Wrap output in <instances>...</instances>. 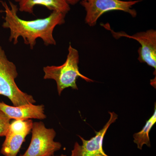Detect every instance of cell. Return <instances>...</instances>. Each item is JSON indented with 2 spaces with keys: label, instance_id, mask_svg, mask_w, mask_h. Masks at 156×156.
Listing matches in <instances>:
<instances>
[{
  "label": "cell",
  "instance_id": "6da1fadb",
  "mask_svg": "<svg viewBox=\"0 0 156 156\" xmlns=\"http://www.w3.org/2000/svg\"><path fill=\"white\" fill-rule=\"evenodd\" d=\"M5 13L4 28L10 30L9 41H13L14 44L18 43V39L21 37L26 45H29L33 49L36 44L37 39L43 40L46 46L56 45V41L53 37L54 28L65 22L66 14L53 11L48 17L42 19L27 20L21 19L17 15L19 11L17 5L9 2L10 6L6 2H1Z\"/></svg>",
  "mask_w": 156,
  "mask_h": 156
},
{
  "label": "cell",
  "instance_id": "7a4b0ae2",
  "mask_svg": "<svg viewBox=\"0 0 156 156\" xmlns=\"http://www.w3.org/2000/svg\"><path fill=\"white\" fill-rule=\"evenodd\" d=\"M79 53L76 49L73 48L70 43L68 48V54L66 60L59 66H45L44 79L53 80L56 81L58 95H61L65 89L68 88L78 90L77 79L80 77L87 82L94 81L85 76L79 71Z\"/></svg>",
  "mask_w": 156,
  "mask_h": 156
},
{
  "label": "cell",
  "instance_id": "3957f363",
  "mask_svg": "<svg viewBox=\"0 0 156 156\" xmlns=\"http://www.w3.org/2000/svg\"><path fill=\"white\" fill-rule=\"evenodd\" d=\"M17 76L16 66L9 60L0 45V95L9 98L14 106L35 103L33 96L17 87L15 81Z\"/></svg>",
  "mask_w": 156,
  "mask_h": 156
},
{
  "label": "cell",
  "instance_id": "277c9868",
  "mask_svg": "<svg viewBox=\"0 0 156 156\" xmlns=\"http://www.w3.org/2000/svg\"><path fill=\"white\" fill-rule=\"evenodd\" d=\"M143 0L123 1L121 0H82L80 4L85 9L86 15L85 21L89 26L97 24L101 15L109 11H118L126 12L135 17L137 12L132 6Z\"/></svg>",
  "mask_w": 156,
  "mask_h": 156
},
{
  "label": "cell",
  "instance_id": "5b68a950",
  "mask_svg": "<svg viewBox=\"0 0 156 156\" xmlns=\"http://www.w3.org/2000/svg\"><path fill=\"white\" fill-rule=\"evenodd\" d=\"M30 145L24 154L20 156H51L62 147L60 142L54 141L56 132L48 128L41 122H34Z\"/></svg>",
  "mask_w": 156,
  "mask_h": 156
},
{
  "label": "cell",
  "instance_id": "8992f818",
  "mask_svg": "<svg viewBox=\"0 0 156 156\" xmlns=\"http://www.w3.org/2000/svg\"><path fill=\"white\" fill-rule=\"evenodd\" d=\"M33 123L31 119L14 120L10 123L1 150L3 156H17L26 137L31 131Z\"/></svg>",
  "mask_w": 156,
  "mask_h": 156
},
{
  "label": "cell",
  "instance_id": "52a82bcc",
  "mask_svg": "<svg viewBox=\"0 0 156 156\" xmlns=\"http://www.w3.org/2000/svg\"><path fill=\"white\" fill-rule=\"evenodd\" d=\"M106 27V26H105ZM106 27H107L106 26ZM108 27L115 38L126 37L134 39L139 42L141 47L138 50V60L141 63H145L156 69V31L153 29L140 32L130 36L124 32H115Z\"/></svg>",
  "mask_w": 156,
  "mask_h": 156
},
{
  "label": "cell",
  "instance_id": "ba28073f",
  "mask_svg": "<svg viewBox=\"0 0 156 156\" xmlns=\"http://www.w3.org/2000/svg\"><path fill=\"white\" fill-rule=\"evenodd\" d=\"M110 118L102 129L95 131V136L89 140L78 135L82 141V145L76 142L71 151L70 156H110L107 154L103 148L104 138L110 126L118 119V115L115 112H108Z\"/></svg>",
  "mask_w": 156,
  "mask_h": 156
},
{
  "label": "cell",
  "instance_id": "9c48e42d",
  "mask_svg": "<svg viewBox=\"0 0 156 156\" xmlns=\"http://www.w3.org/2000/svg\"><path fill=\"white\" fill-rule=\"evenodd\" d=\"M44 106L28 104L18 106H10L0 101V110L5 114L10 119L27 120L37 119H45Z\"/></svg>",
  "mask_w": 156,
  "mask_h": 156
},
{
  "label": "cell",
  "instance_id": "30bf717a",
  "mask_svg": "<svg viewBox=\"0 0 156 156\" xmlns=\"http://www.w3.org/2000/svg\"><path fill=\"white\" fill-rule=\"evenodd\" d=\"M19 11L33 14L36 5L44 6L52 11H58L66 15L70 7L66 0H21L19 3Z\"/></svg>",
  "mask_w": 156,
  "mask_h": 156
},
{
  "label": "cell",
  "instance_id": "8fae6325",
  "mask_svg": "<svg viewBox=\"0 0 156 156\" xmlns=\"http://www.w3.org/2000/svg\"><path fill=\"white\" fill-rule=\"evenodd\" d=\"M154 110L151 117L146 121L145 126L139 132L134 133L133 135L134 142L137 145L139 150L142 149L144 145L148 147L151 146L149 133L152 128L156 122V105L155 103Z\"/></svg>",
  "mask_w": 156,
  "mask_h": 156
},
{
  "label": "cell",
  "instance_id": "7c38bea8",
  "mask_svg": "<svg viewBox=\"0 0 156 156\" xmlns=\"http://www.w3.org/2000/svg\"><path fill=\"white\" fill-rule=\"evenodd\" d=\"M11 119L0 110V136H5L10 126Z\"/></svg>",
  "mask_w": 156,
  "mask_h": 156
},
{
  "label": "cell",
  "instance_id": "4fadbf2b",
  "mask_svg": "<svg viewBox=\"0 0 156 156\" xmlns=\"http://www.w3.org/2000/svg\"><path fill=\"white\" fill-rule=\"evenodd\" d=\"M69 5H75L80 2L81 0H66Z\"/></svg>",
  "mask_w": 156,
  "mask_h": 156
},
{
  "label": "cell",
  "instance_id": "5bb4252c",
  "mask_svg": "<svg viewBox=\"0 0 156 156\" xmlns=\"http://www.w3.org/2000/svg\"><path fill=\"white\" fill-rule=\"evenodd\" d=\"M21 1V0H14V1H15V2H17L18 3H19Z\"/></svg>",
  "mask_w": 156,
  "mask_h": 156
},
{
  "label": "cell",
  "instance_id": "9a60e30c",
  "mask_svg": "<svg viewBox=\"0 0 156 156\" xmlns=\"http://www.w3.org/2000/svg\"><path fill=\"white\" fill-rule=\"evenodd\" d=\"M67 156L66 155L61 154V155H59V156H54V155H52V156Z\"/></svg>",
  "mask_w": 156,
  "mask_h": 156
},
{
  "label": "cell",
  "instance_id": "2e32d148",
  "mask_svg": "<svg viewBox=\"0 0 156 156\" xmlns=\"http://www.w3.org/2000/svg\"><path fill=\"white\" fill-rule=\"evenodd\" d=\"M129 1H134V0H128Z\"/></svg>",
  "mask_w": 156,
  "mask_h": 156
}]
</instances>
